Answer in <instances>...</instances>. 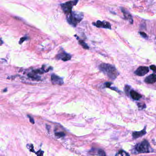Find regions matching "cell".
<instances>
[{
    "instance_id": "obj_7",
    "label": "cell",
    "mask_w": 156,
    "mask_h": 156,
    "mask_svg": "<svg viewBox=\"0 0 156 156\" xmlns=\"http://www.w3.org/2000/svg\"><path fill=\"white\" fill-rule=\"evenodd\" d=\"M51 82L53 84L62 85L63 83L62 79L55 74H52L51 77Z\"/></svg>"
},
{
    "instance_id": "obj_19",
    "label": "cell",
    "mask_w": 156,
    "mask_h": 156,
    "mask_svg": "<svg viewBox=\"0 0 156 156\" xmlns=\"http://www.w3.org/2000/svg\"><path fill=\"white\" fill-rule=\"evenodd\" d=\"M28 117L29 119V121H30V122L32 123V124H35V121H34V120L33 118H32V117L30 116V115H28Z\"/></svg>"
},
{
    "instance_id": "obj_5",
    "label": "cell",
    "mask_w": 156,
    "mask_h": 156,
    "mask_svg": "<svg viewBox=\"0 0 156 156\" xmlns=\"http://www.w3.org/2000/svg\"><path fill=\"white\" fill-rule=\"evenodd\" d=\"M149 71V68L147 67H140L137 68L134 72L136 75L138 76H143Z\"/></svg>"
},
{
    "instance_id": "obj_18",
    "label": "cell",
    "mask_w": 156,
    "mask_h": 156,
    "mask_svg": "<svg viewBox=\"0 0 156 156\" xmlns=\"http://www.w3.org/2000/svg\"><path fill=\"white\" fill-rule=\"evenodd\" d=\"M140 35H141L142 37H143L144 38H147V34H146L145 33H144V32H140Z\"/></svg>"
},
{
    "instance_id": "obj_10",
    "label": "cell",
    "mask_w": 156,
    "mask_h": 156,
    "mask_svg": "<svg viewBox=\"0 0 156 156\" xmlns=\"http://www.w3.org/2000/svg\"><path fill=\"white\" fill-rule=\"evenodd\" d=\"M58 56L59 59H61L64 61H69L71 59V56L70 55L65 53L60 54L58 55Z\"/></svg>"
},
{
    "instance_id": "obj_11",
    "label": "cell",
    "mask_w": 156,
    "mask_h": 156,
    "mask_svg": "<svg viewBox=\"0 0 156 156\" xmlns=\"http://www.w3.org/2000/svg\"><path fill=\"white\" fill-rule=\"evenodd\" d=\"M130 95L131 97L135 100H138L141 98V96L139 93L134 90L130 91Z\"/></svg>"
},
{
    "instance_id": "obj_14",
    "label": "cell",
    "mask_w": 156,
    "mask_h": 156,
    "mask_svg": "<svg viewBox=\"0 0 156 156\" xmlns=\"http://www.w3.org/2000/svg\"><path fill=\"white\" fill-rule=\"evenodd\" d=\"M98 155H99V156H105L106 155V154H105V152H104V151L102 150L101 149H99L98 150Z\"/></svg>"
},
{
    "instance_id": "obj_2",
    "label": "cell",
    "mask_w": 156,
    "mask_h": 156,
    "mask_svg": "<svg viewBox=\"0 0 156 156\" xmlns=\"http://www.w3.org/2000/svg\"><path fill=\"white\" fill-rule=\"evenodd\" d=\"M134 150L137 154L147 153H150V144L147 140H143L134 147Z\"/></svg>"
},
{
    "instance_id": "obj_15",
    "label": "cell",
    "mask_w": 156,
    "mask_h": 156,
    "mask_svg": "<svg viewBox=\"0 0 156 156\" xmlns=\"http://www.w3.org/2000/svg\"><path fill=\"white\" fill-rule=\"evenodd\" d=\"M55 135L56 137H64V136L65 135V134L63 132H56V133H55Z\"/></svg>"
},
{
    "instance_id": "obj_6",
    "label": "cell",
    "mask_w": 156,
    "mask_h": 156,
    "mask_svg": "<svg viewBox=\"0 0 156 156\" xmlns=\"http://www.w3.org/2000/svg\"><path fill=\"white\" fill-rule=\"evenodd\" d=\"M93 24L98 28H101L104 29H111L110 24L108 22L105 21H98L96 23H93Z\"/></svg>"
},
{
    "instance_id": "obj_21",
    "label": "cell",
    "mask_w": 156,
    "mask_h": 156,
    "mask_svg": "<svg viewBox=\"0 0 156 156\" xmlns=\"http://www.w3.org/2000/svg\"><path fill=\"white\" fill-rule=\"evenodd\" d=\"M111 85V83H105V87H109L110 88V87Z\"/></svg>"
},
{
    "instance_id": "obj_1",
    "label": "cell",
    "mask_w": 156,
    "mask_h": 156,
    "mask_svg": "<svg viewBox=\"0 0 156 156\" xmlns=\"http://www.w3.org/2000/svg\"><path fill=\"white\" fill-rule=\"evenodd\" d=\"M99 68L111 79L115 80L118 76L117 70L113 65L103 63L99 66Z\"/></svg>"
},
{
    "instance_id": "obj_13",
    "label": "cell",
    "mask_w": 156,
    "mask_h": 156,
    "mask_svg": "<svg viewBox=\"0 0 156 156\" xmlns=\"http://www.w3.org/2000/svg\"><path fill=\"white\" fill-rule=\"evenodd\" d=\"M115 155L119 156H129L130 154L123 150H120L115 154Z\"/></svg>"
},
{
    "instance_id": "obj_9",
    "label": "cell",
    "mask_w": 156,
    "mask_h": 156,
    "mask_svg": "<svg viewBox=\"0 0 156 156\" xmlns=\"http://www.w3.org/2000/svg\"><path fill=\"white\" fill-rule=\"evenodd\" d=\"M145 82L148 84H153L156 82V75L155 74H151L147 77L144 80Z\"/></svg>"
},
{
    "instance_id": "obj_17",
    "label": "cell",
    "mask_w": 156,
    "mask_h": 156,
    "mask_svg": "<svg viewBox=\"0 0 156 156\" xmlns=\"http://www.w3.org/2000/svg\"><path fill=\"white\" fill-rule=\"evenodd\" d=\"M150 68L152 70H153L154 72H156V66L155 65H151L150 66Z\"/></svg>"
},
{
    "instance_id": "obj_16",
    "label": "cell",
    "mask_w": 156,
    "mask_h": 156,
    "mask_svg": "<svg viewBox=\"0 0 156 156\" xmlns=\"http://www.w3.org/2000/svg\"><path fill=\"white\" fill-rule=\"evenodd\" d=\"M80 43L81 45L83 46V47L84 48V49H89L88 46L87 45V44H85L84 42L82 41H80Z\"/></svg>"
},
{
    "instance_id": "obj_12",
    "label": "cell",
    "mask_w": 156,
    "mask_h": 156,
    "mask_svg": "<svg viewBox=\"0 0 156 156\" xmlns=\"http://www.w3.org/2000/svg\"><path fill=\"white\" fill-rule=\"evenodd\" d=\"M121 10L122 11V13H124L125 18L126 19H128L131 23H132L133 19L132 18V17H131V14L128 13L127 11L125 10L124 8H121Z\"/></svg>"
},
{
    "instance_id": "obj_3",
    "label": "cell",
    "mask_w": 156,
    "mask_h": 156,
    "mask_svg": "<svg viewBox=\"0 0 156 156\" xmlns=\"http://www.w3.org/2000/svg\"><path fill=\"white\" fill-rule=\"evenodd\" d=\"M83 15L81 13H70V15L68 17L69 22L72 25L76 26L82 20Z\"/></svg>"
},
{
    "instance_id": "obj_4",
    "label": "cell",
    "mask_w": 156,
    "mask_h": 156,
    "mask_svg": "<svg viewBox=\"0 0 156 156\" xmlns=\"http://www.w3.org/2000/svg\"><path fill=\"white\" fill-rule=\"evenodd\" d=\"M76 3L77 2H75V1H68L61 5L62 8L65 13H70L74 5H76Z\"/></svg>"
},
{
    "instance_id": "obj_8",
    "label": "cell",
    "mask_w": 156,
    "mask_h": 156,
    "mask_svg": "<svg viewBox=\"0 0 156 156\" xmlns=\"http://www.w3.org/2000/svg\"><path fill=\"white\" fill-rule=\"evenodd\" d=\"M146 128H144L143 130L140 131H134L132 133V137L134 139H137L139 137L143 136L146 134Z\"/></svg>"
},
{
    "instance_id": "obj_20",
    "label": "cell",
    "mask_w": 156,
    "mask_h": 156,
    "mask_svg": "<svg viewBox=\"0 0 156 156\" xmlns=\"http://www.w3.org/2000/svg\"><path fill=\"white\" fill-rule=\"evenodd\" d=\"M41 152V150H39L38 152L37 153H36V154L37 155H38V156H40V155H43V153H44V152L42 151L41 153H40Z\"/></svg>"
}]
</instances>
